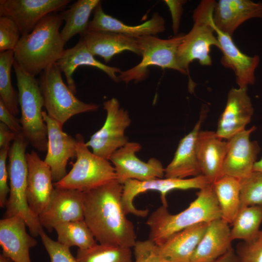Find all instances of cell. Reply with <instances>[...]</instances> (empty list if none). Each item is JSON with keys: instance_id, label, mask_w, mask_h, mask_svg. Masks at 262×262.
Masks as SVG:
<instances>
[{"instance_id": "5bb4252c", "label": "cell", "mask_w": 262, "mask_h": 262, "mask_svg": "<svg viewBox=\"0 0 262 262\" xmlns=\"http://www.w3.org/2000/svg\"><path fill=\"white\" fill-rule=\"evenodd\" d=\"M256 130L253 126L234 135L227 141V149L223 164V175L240 180L248 177L253 172L260 147L250 136Z\"/></svg>"}, {"instance_id": "f546056e", "label": "cell", "mask_w": 262, "mask_h": 262, "mask_svg": "<svg viewBox=\"0 0 262 262\" xmlns=\"http://www.w3.org/2000/svg\"><path fill=\"white\" fill-rule=\"evenodd\" d=\"M221 218L232 224L241 207L240 180L224 175L213 183Z\"/></svg>"}, {"instance_id": "52a82bcc", "label": "cell", "mask_w": 262, "mask_h": 262, "mask_svg": "<svg viewBox=\"0 0 262 262\" xmlns=\"http://www.w3.org/2000/svg\"><path fill=\"white\" fill-rule=\"evenodd\" d=\"M76 161L55 188L85 192L116 180L114 166L110 161L91 152L81 134L76 135Z\"/></svg>"}, {"instance_id": "44dd1931", "label": "cell", "mask_w": 262, "mask_h": 262, "mask_svg": "<svg viewBox=\"0 0 262 262\" xmlns=\"http://www.w3.org/2000/svg\"><path fill=\"white\" fill-rule=\"evenodd\" d=\"M253 18H262V3L250 0H219L213 14L215 26L232 36L243 23Z\"/></svg>"}, {"instance_id": "603a6c76", "label": "cell", "mask_w": 262, "mask_h": 262, "mask_svg": "<svg viewBox=\"0 0 262 262\" xmlns=\"http://www.w3.org/2000/svg\"><path fill=\"white\" fill-rule=\"evenodd\" d=\"M196 153L201 174L213 183L222 176L227 141L215 132L200 131L196 141Z\"/></svg>"}, {"instance_id": "9c48e42d", "label": "cell", "mask_w": 262, "mask_h": 262, "mask_svg": "<svg viewBox=\"0 0 262 262\" xmlns=\"http://www.w3.org/2000/svg\"><path fill=\"white\" fill-rule=\"evenodd\" d=\"M184 33H180L168 39H162L153 35L136 37L141 50V61L135 66L118 76L119 82L128 83L145 80L148 73V67L157 66L162 68L176 70L184 74L177 62V52Z\"/></svg>"}, {"instance_id": "8d00e7d4", "label": "cell", "mask_w": 262, "mask_h": 262, "mask_svg": "<svg viewBox=\"0 0 262 262\" xmlns=\"http://www.w3.org/2000/svg\"><path fill=\"white\" fill-rule=\"evenodd\" d=\"M235 251L239 262H262V229L252 239L239 243Z\"/></svg>"}, {"instance_id": "277c9868", "label": "cell", "mask_w": 262, "mask_h": 262, "mask_svg": "<svg viewBox=\"0 0 262 262\" xmlns=\"http://www.w3.org/2000/svg\"><path fill=\"white\" fill-rule=\"evenodd\" d=\"M216 2L213 0H203L199 3L193 12V27L185 34L178 48V64L184 74L188 75L190 84L193 82L189 74L190 64L197 60L202 66L211 65V47L220 48L213 20Z\"/></svg>"}, {"instance_id": "e575fe53", "label": "cell", "mask_w": 262, "mask_h": 262, "mask_svg": "<svg viewBox=\"0 0 262 262\" xmlns=\"http://www.w3.org/2000/svg\"><path fill=\"white\" fill-rule=\"evenodd\" d=\"M241 207L262 204V172L253 171L240 180Z\"/></svg>"}, {"instance_id": "7bdbcfd3", "label": "cell", "mask_w": 262, "mask_h": 262, "mask_svg": "<svg viewBox=\"0 0 262 262\" xmlns=\"http://www.w3.org/2000/svg\"><path fill=\"white\" fill-rule=\"evenodd\" d=\"M17 135L4 124L0 123V148L10 147V142L14 141Z\"/></svg>"}, {"instance_id": "4dcf8cb0", "label": "cell", "mask_w": 262, "mask_h": 262, "mask_svg": "<svg viewBox=\"0 0 262 262\" xmlns=\"http://www.w3.org/2000/svg\"><path fill=\"white\" fill-rule=\"evenodd\" d=\"M54 229L57 234V241L69 248L76 246L79 249H87L97 244L84 219L59 224Z\"/></svg>"}, {"instance_id": "ffe728a7", "label": "cell", "mask_w": 262, "mask_h": 262, "mask_svg": "<svg viewBox=\"0 0 262 262\" xmlns=\"http://www.w3.org/2000/svg\"><path fill=\"white\" fill-rule=\"evenodd\" d=\"M219 49L222 53L221 63L232 69L235 75L239 88H247L255 81V71L260 62L258 55L250 56L242 52L234 43L232 37L222 32L214 25Z\"/></svg>"}, {"instance_id": "74e56055", "label": "cell", "mask_w": 262, "mask_h": 262, "mask_svg": "<svg viewBox=\"0 0 262 262\" xmlns=\"http://www.w3.org/2000/svg\"><path fill=\"white\" fill-rule=\"evenodd\" d=\"M39 236L46 250L50 262H77L70 251V248L57 241L51 239L42 229Z\"/></svg>"}, {"instance_id": "1f68e13d", "label": "cell", "mask_w": 262, "mask_h": 262, "mask_svg": "<svg viewBox=\"0 0 262 262\" xmlns=\"http://www.w3.org/2000/svg\"><path fill=\"white\" fill-rule=\"evenodd\" d=\"M262 223V204L249 206L240 209L231 229L232 241L250 240L259 232Z\"/></svg>"}, {"instance_id": "b9f144b4", "label": "cell", "mask_w": 262, "mask_h": 262, "mask_svg": "<svg viewBox=\"0 0 262 262\" xmlns=\"http://www.w3.org/2000/svg\"><path fill=\"white\" fill-rule=\"evenodd\" d=\"M165 3L168 6L172 16V28L174 34L178 33L181 16L182 13L183 5L185 0H165Z\"/></svg>"}, {"instance_id": "484cf974", "label": "cell", "mask_w": 262, "mask_h": 262, "mask_svg": "<svg viewBox=\"0 0 262 262\" xmlns=\"http://www.w3.org/2000/svg\"><path fill=\"white\" fill-rule=\"evenodd\" d=\"M81 37L90 52L94 56L102 58L105 63H108L115 55L125 50L141 55L136 37L112 32L89 31Z\"/></svg>"}, {"instance_id": "d6986e66", "label": "cell", "mask_w": 262, "mask_h": 262, "mask_svg": "<svg viewBox=\"0 0 262 262\" xmlns=\"http://www.w3.org/2000/svg\"><path fill=\"white\" fill-rule=\"evenodd\" d=\"M24 219L18 216L0 220V245L2 254L13 262H32L30 250L37 241L26 231Z\"/></svg>"}, {"instance_id": "836d02e7", "label": "cell", "mask_w": 262, "mask_h": 262, "mask_svg": "<svg viewBox=\"0 0 262 262\" xmlns=\"http://www.w3.org/2000/svg\"><path fill=\"white\" fill-rule=\"evenodd\" d=\"M14 50L0 53V99L14 115L19 113L18 93L13 88L11 70L15 62Z\"/></svg>"}, {"instance_id": "6da1fadb", "label": "cell", "mask_w": 262, "mask_h": 262, "mask_svg": "<svg viewBox=\"0 0 262 262\" xmlns=\"http://www.w3.org/2000/svg\"><path fill=\"white\" fill-rule=\"evenodd\" d=\"M122 193L116 180L83 192L84 220L99 244L131 248L136 236L124 210Z\"/></svg>"}, {"instance_id": "8fae6325", "label": "cell", "mask_w": 262, "mask_h": 262, "mask_svg": "<svg viewBox=\"0 0 262 262\" xmlns=\"http://www.w3.org/2000/svg\"><path fill=\"white\" fill-rule=\"evenodd\" d=\"M212 183L207 178L202 174L186 179L165 178L144 181L130 180L123 184V206L126 214L131 213L145 217L148 214V210L138 209L133 203L134 198L137 195L148 191H158L161 194L162 205L167 206L166 195L170 191L192 189L201 190Z\"/></svg>"}, {"instance_id": "7c38bea8", "label": "cell", "mask_w": 262, "mask_h": 262, "mask_svg": "<svg viewBox=\"0 0 262 262\" xmlns=\"http://www.w3.org/2000/svg\"><path fill=\"white\" fill-rule=\"evenodd\" d=\"M142 148L137 142H128L115 151L110 157L116 176V180L121 184L130 180L141 181L164 176V168L162 163L155 158H151L147 162L140 160L136 153Z\"/></svg>"}, {"instance_id": "f35d334b", "label": "cell", "mask_w": 262, "mask_h": 262, "mask_svg": "<svg viewBox=\"0 0 262 262\" xmlns=\"http://www.w3.org/2000/svg\"><path fill=\"white\" fill-rule=\"evenodd\" d=\"M132 248L133 262H171L160 254L158 246L149 239L137 241Z\"/></svg>"}, {"instance_id": "4fadbf2b", "label": "cell", "mask_w": 262, "mask_h": 262, "mask_svg": "<svg viewBox=\"0 0 262 262\" xmlns=\"http://www.w3.org/2000/svg\"><path fill=\"white\" fill-rule=\"evenodd\" d=\"M70 0H0V16L11 17L21 36L30 33L47 15L64 9Z\"/></svg>"}, {"instance_id": "ba28073f", "label": "cell", "mask_w": 262, "mask_h": 262, "mask_svg": "<svg viewBox=\"0 0 262 262\" xmlns=\"http://www.w3.org/2000/svg\"><path fill=\"white\" fill-rule=\"evenodd\" d=\"M61 72L56 63L52 64L41 72L38 82L48 115L63 126L72 116L95 112L99 106L77 98L63 82Z\"/></svg>"}, {"instance_id": "d6a6232c", "label": "cell", "mask_w": 262, "mask_h": 262, "mask_svg": "<svg viewBox=\"0 0 262 262\" xmlns=\"http://www.w3.org/2000/svg\"><path fill=\"white\" fill-rule=\"evenodd\" d=\"M75 258L77 262H133L131 248L100 244L78 249Z\"/></svg>"}, {"instance_id": "60d3db41", "label": "cell", "mask_w": 262, "mask_h": 262, "mask_svg": "<svg viewBox=\"0 0 262 262\" xmlns=\"http://www.w3.org/2000/svg\"><path fill=\"white\" fill-rule=\"evenodd\" d=\"M0 120L16 135L22 134L20 119L16 117L0 99Z\"/></svg>"}, {"instance_id": "ac0fdd59", "label": "cell", "mask_w": 262, "mask_h": 262, "mask_svg": "<svg viewBox=\"0 0 262 262\" xmlns=\"http://www.w3.org/2000/svg\"><path fill=\"white\" fill-rule=\"evenodd\" d=\"M253 112L247 88L232 87L228 93L225 109L218 119L216 134L223 139H229L245 130Z\"/></svg>"}, {"instance_id": "3957f363", "label": "cell", "mask_w": 262, "mask_h": 262, "mask_svg": "<svg viewBox=\"0 0 262 262\" xmlns=\"http://www.w3.org/2000/svg\"><path fill=\"white\" fill-rule=\"evenodd\" d=\"M219 218L221 212L212 183L200 190L189 206L177 214H171L167 206L163 205L153 211L146 221L149 229L148 239L159 246L177 232Z\"/></svg>"}, {"instance_id": "7402d4cb", "label": "cell", "mask_w": 262, "mask_h": 262, "mask_svg": "<svg viewBox=\"0 0 262 262\" xmlns=\"http://www.w3.org/2000/svg\"><path fill=\"white\" fill-rule=\"evenodd\" d=\"M93 18L89 21L87 31L112 32L133 37L155 35L164 32L165 22L158 13L144 23L135 26L128 25L107 14L103 10L101 2L93 11Z\"/></svg>"}, {"instance_id": "2e32d148", "label": "cell", "mask_w": 262, "mask_h": 262, "mask_svg": "<svg viewBox=\"0 0 262 262\" xmlns=\"http://www.w3.org/2000/svg\"><path fill=\"white\" fill-rule=\"evenodd\" d=\"M83 192L55 188L49 203L39 215L42 227L49 232L60 224L84 219Z\"/></svg>"}, {"instance_id": "cb8c5ba5", "label": "cell", "mask_w": 262, "mask_h": 262, "mask_svg": "<svg viewBox=\"0 0 262 262\" xmlns=\"http://www.w3.org/2000/svg\"><path fill=\"white\" fill-rule=\"evenodd\" d=\"M206 110L202 111L192 130L179 142L174 157L164 168L166 178L186 179L201 174L196 153V141Z\"/></svg>"}, {"instance_id": "83f0119b", "label": "cell", "mask_w": 262, "mask_h": 262, "mask_svg": "<svg viewBox=\"0 0 262 262\" xmlns=\"http://www.w3.org/2000/svg\"><path fill=\"white\" fill-rule=\"evenodd\" d=\"M209 223H199L172 234L158 246L160 254L171 262H190Z\"/></svg>"}, {"instance_id": "4316f807", "label": "cell", "mask_w": 262, "mask_h": 262, "mask_svg": "<svg viewBox=\"0 0 262 262\" xmlns=\"http://www.w3.org/2000/svg\"><path fill=\"white\" fill-rule=\"evenodd\" d=\"M231 229L222 218L209 223L190 262H211L223 255L232 247Z\"/></svg>"}, {"instance_id": "d590c367", "label": "cell", "mask_w": 262, "mask_h": 262, "mask_svg": "<svg viewBox=\"0 0 262 262\" xmlns=\"http://www.w3.org/2000/svg\"><path fill=\"white\" fill-rule=\"evenodd\" d=\"M19 29L10 17L0 16V52L15 50L20 38Z\"/></svg>"}, {"instance_id": "e0dca14e", "label": "cell", "mask_w": 262, "mask_h": 262, "mask_svg": "<svg viewBox=\"0 0 262 262\" xmlns=\"http://www.w3.org/2000/svg\"><path fill=\"white\" fill-rule=\"evenodd\" d=\"M28 178L26 196L33 213L38 217L51 198L55 187L50 167L33 150L26 153Z\"/></svg>"}, {"instance_id": "d4e9b609", "label": "cell", "mask_w": 262, "mask_h": 262, "mask_svg": "<svg viewBox=\"0 0 262 262\" xmlns=\"http://www.w3.org/2000/svg\"><path fill=\"white\" fill-rule=\"evenodd\" d=\"M56 63L60 70L64 73L67 86L74 94L77 91L73 75L81 66L96 67L105 72L114 81L119 82L117 73L121 72L120 69L105 65L96 59L82 37L74 47L65 49L62 56Z\"/></svg>"}, {"instance_id": "f6af8a7d", "label": "cell", "mask_w": 262, "mask_h": 262, "mask_svg": "<svg viewBox=\"0 0 262 262\" xmlns=\"http://www.w3.org/2000/svg\"><path fill=\"white\" fill-rule=\"evenodd\" d=\"M253 171H258L262 172V158L259 161H257L253 168Z\"/></svg>"}, {"instance_id": "f1b7e54d", "label": "cell", "mask_w": 262, "mask_h": 262, "mask_svg": "<svg viewBox=\"0 0 262 262\" xmlns=\"http://www.w3.org/2000/svg\"><path fill=\"white\" fill-rule=\"evenodd\" d=\"M100 2L99 0H78L59 14L65 21L61 33L66 43L75 35L82 36L87 31L90 16Z\"/></svg>"}, {"instance_id": "7a4b0ae2", "label": "cell", "mask_w": 262, "mask_h": 262, "mask_svg": "<svg viewBox=\"0 0 262 262\" xmlns=\"http://www.w3.org/2000/svg\"><path fill=\"white\" fill-rule=\"evenodd\" d=\"M63 21L59 14H49L30 33L21 36L14 57L27 73L35 77L61 57L66 44L59 31Z\"/></svg>"}, {"instance_id": "bcb514c9", "label": "cell", "mask_w": 262, "mask_h": 262, "mask_svg": "<svg viewBox=\"0 0 262 262\" xmlns=\"http://www.w3.org/2000/svg\"><path fill=\"white\" fill-rule=\"evenodd\" d=\"M0 262H13L10 259L2 254L0 255Z\"/></svg>"}, {"instance_id": "ab89813d", "label": "cell", "mask_w": 262, "mask_h": 262, "mask_svg": "<svg viewBox=\"0 0 262 262\" xmlns=\"http://www.w3.org/2000/svg\"><path fill=\"white\" fill-rule=\"evenodd\" d=\"M10 147L0 149V206L5 207L10 192V187L7 184L9 174L6 166V159Z\"/></svg>"}, {"instance_id": "8992f818", "label": "cell", "mask_w": 262, "mask_h": 262, "mask_svg": "<svg viewBox=\"0 0 262 262\" xmlns=\"http://www.w3.org/2000/svg\"><path fill=\"white\" fill-rule=\"evenodd\" d=\"M29 143L23 134L18 135L11 145L7 166L10 180L9 196L5 217L18 216L25 221L33 237H38L43 227L38 217L31 211L27 199L28 165L26 150Z\"/></svg>"}, {"instance_id": "30bf717a", "label": "cell", "mask_w": 262, "mask_h": 262, "mask_svg": "<svg viewBox=\"0 0 262 262\" xmlns=\"http://www.w3.org/2000/svg\"><path fill=\"white\" fill-rule=\"evenodd\" d=\"M103 105L106 112L105 122L86 145L92 149L94 154L109 160L115 151L129 142L125 131L131 124V119L116 98L104 101Z\"/></svg>"}, {"instance_id": "ee69618b", "label": "cell", "mask_w": 262, "mask_h": 262, "mask_svg": "<svg viewBox=\"0 0 262 262\" xmlns=\"http://www.w3.org/2000/svg\"><path fill=\"white\" fill-rule=\"evenodd\" d=\"M211 262H239L235 250L231 247L228 252Z\"/></svg>"}, {"instance_id": "5b68a950", "label": "cell", "mask_w": 262, "mask_h": 262, "mask_svg": "<svg viewBox=\"0 0 262 262\" xmlns=\"http://www.w3.org/2000/svg\"><path fill=\"white\" fill-rule=\"evenodd\" d=\"M13 67L18 88L22 134L34 148L47 151V127L42 115L44 100L38 80L25 71L15 61Z\"/></svg>"}, {"instance_id": "9a60e30c", "label": "cell", "mask_w": 262, "mask_h": 262, "mask_svg": "<svg viewBox=\"0 0 262 262\" xmlns=\"http://www.w3.org/2000/svg\"><path fill=\"white\" fill-rule=\"evenodd\" d=\"M47 127L48 147L44 161L50 168L53 183L63 179L67 174L68 160L76 157V139L63 131V126L43 111Z\"/></svg>"}]
</instances>
